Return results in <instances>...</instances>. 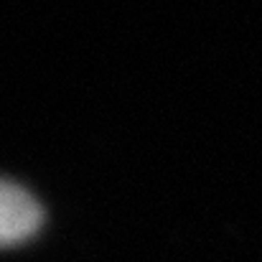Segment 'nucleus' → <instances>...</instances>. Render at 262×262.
<instances>
[{
    "label": "nucleus",
    "mask_w": 262,
    "mask_h": 262,
    "mask_svg": "<svg viewBox=\"0 0 262 262\" xmlns=\"http://www.w3.org/2000/svg\"><path fill=\"white\" fill-rule=\"evenodd\" d=\"M41 224L38 201L18 183L0 178V247L28 239Z\"/></svg>",
    "instance_id": "f257e3e1"
}]
</instances>
